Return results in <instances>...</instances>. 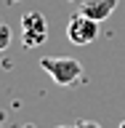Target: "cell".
Here are the masks:
<instances>
[{
	"label": "cell",
	"mask_w": 125,
	"mask_h": 128,
	"mask_svg": "<svg viewBox=\"0 0 125 128\" xmlns=\"http://www.w3.org/2000/svg\"><path fill=\"white\" fill-rule=\"evenodd\" d=\"M40 67L51 75L56 86H75L80 78H83V64L77 59H69V56H43L40 59Z\"/></svg>",
	"instance_id": "6da1fadb"
},
{
	"label": "cell",
	"mask_w": 125,
	"mask_h": 128,
	"mask_svg": "<svg viewBox=\"0 0 125 128\" xmlns=\"http://www.w3.org/2000/svg\"><path fill=\"white\" fill-rule=\"evenodd\" d=\"M21 40L27 48H37L48 40V19L40 11H29L21 16Z\"/></svg>",
	"instance_id": "7a4b0ae2"
},
{
	"label": "cell",
	"mask_w": 125,
	"mask_h": 128,
	"mask_svg": "<svg viewBox=\"0 0 125 128\" xmlns=\"http://www.w3.org/2000/svg\"><path fill=\"white\" fill-rule=\"evenodd\" d=\"M96 38H99V22L88 19L77 11L67 24V40L75 43V46H91Z\"/></svg>",
	"instance_id": "3957f363"
},
{
	"label": "cell",
	"mask_w": 125,
	"mask_h": 128,
	"mask_svg": "<svg viewBox=\"0 0 125 128\" xmlns=\"http://www.w3.org/2000/svg\"><path fill=\"white\" fill-rule=\"evenodd\" d=\"M115 6H117V0H83L80 3V14L101 24V22H107L112 16Z\"/></svg>",
	"instance_id": "277c9868"
},
{
	"label": "cell",
	"mask_w": 125,
	"mask_h": 128,
	"mask_svg": "<svg viewBox=\"0 0 125 128\" xmlns=\"http://www.w3.org/2000/svg\"><path fill=\"white\" fill-rule=\"evenodd\" d=\"M8 46H11V27L0 22V54H3Z\"/></svg>",
	"instance_id": "5b68a950"
},
{
	"label": "cell",
	"mask_w": 125,
	"mask_h": 128,
	"mask_svg": "<svg viewBox=\"0 0 125 128\" xmlns=\"http://www.w3.org/2000/svg\"><path fill=\"white\" fill-rule=\"evenodd\" d=\"M75 128H101V126L93 120H80V123H75Z\"/></svg>",
	"instance_id": "8992f818"
},
{
	"label": "cell",
	"mask_w": 125,
	"mask_h": 128,
	"mask_svg": "<svg viewBox=\"0 0 125 128\" xmlns=\"http://www.w3.org/2000/svg\"><path fill=\"white\" fill-rule=\"evenodd\" d=\"M56 128H75V126H56Z\"/></svg>",
	"instance_id": "52a82bcc"
},
{
	"label": "cell",
	"mask_w": 125,
	"mask_h": 128,
	"mask_svg": "<svg viewBox=\"0 0 125 128\" xmlns=\"http://www.w3.org/2000/svg\"><path fill=\"white\" fill-rule=\"evenodd\" d=\"M120 128H125V120H123V123H120Z\"/></svg>",
	"instance_id": "ba28073f"
},
{
	"label": "cell",
	"mask_w": 125,
	"mask_h": 128,
	"mask_svg": "<svg viewBox=\"0 0 125 128\" xmlns=\"http://www.w3.org/2000/svg\"><path fill=\"white\" fill-rule=\"evenodd\" d=\"M0 128H3V126H0Z\"/></svg>",
	"instance_id": "9c48e42d"
}]
</instances>
